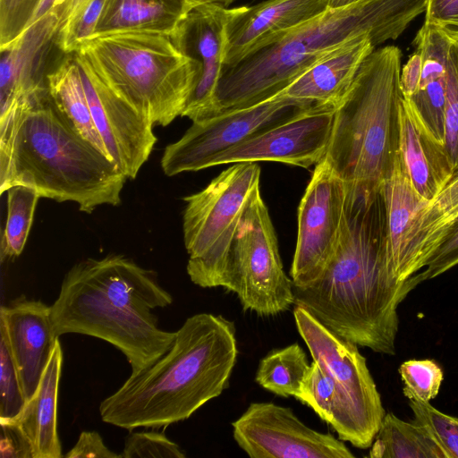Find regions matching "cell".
Instances as JSON below:
<instances>
[{"mask_svg":"<svg viewBox=\"0 0 458 458\" xmlns=\"http://www.w3.org/2000/svg\"><path fill=\"white\" fill-rule=\"evenodd\" d=\"M419 284L416 275L397 283L387 273L380 189L368 191L347 184L336 249L313 284L301 289L293 287L294 305L343 339L394 355L398 306Z\"/></svg>","mask_w":458,"mask_h":458,"instance_id":"6da1fadb","label":"cell"},{"mask_svg":"<svg viewBox=\"0 0 458 458\" xmlns=\"http://www.w3.org/2000/svg\"><path fill=\"white\" fill-rule=\"evenodd\" d=\"M125 175L81 137L52 102L47 86L0 114V194L15 185L40 198L72 201L82 212L121 202Z\"/></svg>","mask_w":458,"mask_h":458,"instance_id":"7a4b0ae2","label":"cell"},{"mask_svg":"<svg viewBox=\"0 0 458 458\" xmlns=\"http://www.w3.org/2000/svg\"><path fill=\"white\" fill-rule=\"evenodd\" d=\"M172 302L154 271L110 254L82 259L68 270L50 316L56 337L72 333L105 340L125 355L131 374H138L174 344L176 332L160 328L152 311Z\"/></svg>","mask_w":458,"mask_h":458,"instance_id":"3957f363","label":"cell"},{"mask_svg":"<svg viewBox=\"0 0 458 458\" xmlns=\"http://www.w3.org/2000/svg\"><path fill=\"white\" fill-rule=\"evenodd\" d=\"M235 332L221 315L189 317L165 354L102 401V420L131 431L190 418L228 386L238 354Z\"/></svg>","mask_w":458,"mask_h":458,"instance_id":"277c9868","label":"cell"},{"mask_svg":"<svg viewBox=\"0 0 458 458\" xmlns=\"http://www.w3.org/2000/svg\"><path fill=\"white\" fill-rule=\"evenodd\" d=\"M428 0H362L321 15L222 66L216 91L217 114L274 98L339 46L369 35L375 46L396 39L425 13Z\"/></svg>","mask_w":458,"mask_h":458,"instance_id":"5b68a950","label":"cell"},{"mask_svg":"<svg viewBox=\"0 0 458 458\" xmlns=\"http://www.w3.org/2000/svg\"><path fill=\"white\" fill-rule=\"evenodd\" d=\"M402 51L374 49L335 109L324 160L347 184L379 190L398 150Z\"/></svg>","mask_w":458,"mask_h":458,"instance_id":"8992f818","label":"cell"},{"mask_svg":"<svg viewBox=\"0 0 458 458\" xmlns=\"http://www.w3.org/2000/svg\"><path fill=\"white\" fill-rule=\"evenodd\" d=\"M73 55L154 126H167L182 116L199 73L171 37L160 33L90 37Z\"/></svg>","mask_w":458,"mask_h":458,"instance_id":"52a82bcc","label":"cell"},{"mask_svg":"<svg viewBox=\"0 0 458 458\" xmlns=\"http://www.w3.org/2000/svg\"><path fill=\"white\" fill-rule=\"evenodd\" d=\"M260 172L257 163H235L203 190L183 198L186 270L196 285L230 290L231 246L244 208L260 187Z\"/></svg>","mask_w":458,"mask_h":458,"instance_id":"ba28073f","label":"cell"},{"mask_svg":"<svg viewBox=\"0 0 458 458\" xmlns=\"http://www.w3.org/2000/svg\"><path fill=\"white\" fill-rule=\"evenodd\" d=\"M229 292L244 310L276 316L295 302L293 282L285 274L278 242L260 187L250 196L236 230L228 260Z\"/></svg>","mask_w":458,"mask_h":458,"instance_id":"9c48e42d","label":"cell"},{"mask_svg":"<svg viewBox=\"0 0 458 458\" xmlns=\"http://www.w3.org/2000/svg\"><path fill=\"white\" fill-rule=\"evenodd\" d=\"M297 330L314 361L334 379L356 427L360 448L371 446L386 415L379 392L358 345L343 339L295 306Z\"/></svg>","mask_w":458,"mask_h":458,"instance_id":"30bf717a","label":"cell"},{"mask_svg":"<svg viewBox=\"0 0 458 458\" xmlns=\"http://www.w3.org/2000/svg\"><path fill=\"white\" fill-rule=\"evenodd\" d=\"M311 106L279 93L251 106L224 111L192 122L178 140L165 147L161 168L167 176L208 168L222 153Z\"/></svg>","mask_w":458,"mask_h":458,"instance_id":"8fae6325","label":"cell"},{"mask_svg":"<svg viewBox=\"0 0 458 458\" xmlns=\"http://www.w3.org/2000/svg\"><path fill=\"white\" fill-rule=\"evenodd\" d=\"M347 184L326 160L315 165L298 208V233L291 268L296 288L313 284L329 263L339 241Z\"/></svg>","mask_w":458,"mask_h":458,"instance_id":"7c38bea8","label":"cell"},{"mask_svg":"<svg viewBox=\"0 0 458 458\" xmlns=\"http://www.w3.org/2000/svg\"><path fill=\"white\" fill-rule=\"evenodd\" d=\"M233 437L250 458H353L329 433L309 428L289 407L251 403L233 422Z\"/></svg>","mask_w":458,"mask_h":458,"instance_id":"4fadbf2b","label":"cell"},{"mask_svg":"<svg viewBox=\"0 0 458 458\" xmlns=\"http://www.w3.org/2000/svg\"><path fill=\"white\" fill-rule=\"evenodd\" d=\"M335 107L313 105L244 140L216 157L210 167L225 164L279 162L308 169L324 160Z\"/></svg>","mask_w":458,"mask_h":458,"instance_id":"5bb4252c","label":"cell"},{"mask_svg":"<svg viewBox=\"0 0 458 458\" xmlns=\"http://www.w3.org/2000/svg\"><path fill=\"white\" fill-rule=\"evenodd\" d=\"M74 57L94 123L108 154L127 179H135L157 142L154 125L147 115L106 86L84 62Z\"/></svg>","mask_w":458,"mask_h":458,"instance_id":"9a60e30c","label":"cell"},{"mask_svg":"<svg viewBox=\"0 0 458 458\" xmlns=\"http://www.w3.org/2000/svg\"><path fill=\"white\" fill-rule=\"evenodd\" d=\"M233 10L218 4H198L170 36L180 52L195 62L199 70L182 114L192 122L217 114L216 91L223 66L225 25Z\"/></svg>","mask_w":458,"mask_h":458,"instance_id":"2e32d148","label":"cell"},{"mask_svg":"<svg viewBox=\"0 0 458 458\" xmlns=\"http://www.w3.org/2000/svg\"><path fill=\"white\" fill-rule=\"evenodd\" d=\"M328 10V0H267L233 8L225 25L223 65L268 45Z\"/></svg>","mask_w":458,"mask_h":458,"instance_id":"e0dca14e","label":"cell"},{"mask_svg":"<svg viewBox=\"0 0 458 458\" xmlns=\"http://www.w3.org/2000/svg\"><path fill=\"white\" fill-rule=\"evenodd\" d=\"M50 306L24 295L0 309V331L7 339L25 402L35 393L58 337Z\"/></svg>","mask_w":458,"mask_h":458,"instance_id":"ac0fdd59","label":"cell"},{"mask_svg":"<svg viewBox=\"0 0 458 458\" xmlns=\"http://www.w3.org/2000/svg\"><path fill=\"white\" fill-rule=\"evenodd\" d=\"M398 156L414 190L428 202L454 174L445 147L427 131L403 95L398 103Z\"/></svg>","mask_w":458,"mask_h":458,"instance_id":"d6986e66","label":"cell"},{"mask_svg":"<svg viewBox=\"0 0 458 458\" xmlns=\"http://www.w3.org/2000/svg\"><path fill=\"white\" fill-rule=\"evenodd\" d=\"M59 27L60 13L53 11L0 49V114L26 94L47 86L46 75L41 71L42 59Z\"/></svg>","mask_w":458,"mask_h":458,"instance_id":"ffe728a7","label":"cell"},{"mask_svg":"<svg viewBox=\"0 0 458 458\" xmlns=\"http://www.w3.org/2000/svg\"><path fill=\"white\" fill-rule=\"evenodd\" d=\"M374 49L369 35L355 38L318 60L280 94L310 105L335 108Z\"/></svg>","mask_w":458,"mask_h":458,"instance_id":"44dd1931","label":"cell"},{"mask_svg":"<svg viewBox=\"0 0 458 458\" xmlns=\"http://www.w3.org/2000/svg\"><path fill=\"white\" fill-rule=\"evenodd\" d=\"M64 353L59 339L44 369L39 384L26 401L16 422L30 441L33 458H60L62 446L57 430L59 381Z\"/></svg>","mask_w":458,"mask_h":458,"instance_id":"7402d4cb","label":"cell"},{"mask_svg":"<svg viewBox=\"0 0 458 458\" xmlns=\"http://www.w3.org/2000/svg\"><path fill=\"white\" fill-rule=\"evenodd\" d=\"M385 215V261L390 277L400 283L412 218L428 201L411 185L397 155L380 186Z\"/></svg>","mask_w":458,"mask_h":458,"instance_id":"603a6c76","label":"cell"},{"mask_svg":"<svg viewBox=\"0 0 458 458\" xmlns=\"http://www.w3.org/2000/svg\"><path fill=\"white\" fill-rule=\"evenodd\" d=\"M194 6L191 0H105L92 37L121 32L171 36Z\"/></svg>","mask_w":458,"mask_h":458,"instance_id":"cb8c5ba5","label":"cell"},{"mask_svg":"<svg viewBox=\"0 0 458 458\" xmlns=\"http://www.w3.org/2000/svg\"><path fill=\"white\" fill-rule=\"evenodd\" d=\"M458 219V172L414 215L408 233L402 282L424 268L445 232Z\"/></svg>","mask_w":458,"mask_h":458,"instance_id":"d4e9b609","label":"cell"},{"mask_svg":"<svg viewBox=\"0 0 458 458\" xmlns=\"http://www.w3.org/2000/svg\"><path fill=\"white\" fill-rule=\"evenodd\" d=\"M46 83L52 102L71 127L111 158L94 123L80 67L72 54L47 72Z\"/></svg>","mask_w":458,"mask_h":458,"instance_id":"484cf974","label":"cell"},{"mask_svg":"<svg viewBox=\"0 0 458 458\" xmlns=\"http://www.w3.org/2000/svg\"><path fill=\"white\" fill-rule=\"evenodd\" d=\"M371 458H447L428 428L386 413L370 446Z\"/></svg>","mask_w":458,"mask_h":458,"instance_id":"4316f807","label":"cell"},{"mask_svg":"<svg viewBox=\"0 0 458 458\" xmlns=\"http://www.w3.org/2000/svg\"><path fill=\"white\" fill-rule=\"evenodd\" d=\"M310 364L298 344L274 349L264 356L255 376V381L274 394L288 397L298 394Z\"/></svg>","mask_w":458,"mask_h":458,"instance_id":"83f0119b","label":"cell"},{"mask_svg":"<svg viewBox=\"0 0 458 458\" xmlns=\"http://www.w3.org/2000/svg\"><path fill=\"white\" fill-rule=\"evenodd\" d=\"M7 214L0 243L1 262L19 257L25 247L38 200L30 187L15 185L7 191Z\"/></svg>","mask_w":458,"mask_h":458,"instance_id":"f1b7e54d","label":"cell"},{"mask_svg":"<svg viewBox=\"0 0 458 458\" xmlns=\"http://www.w3.org/2000/svg\"><path fill=\"white\" fill-rule=\"evenodd\" d=\"M105 0H84L61 23L55 42L64 54H73L93 36Z\"/></svg>","mask_w":458,"mask_h":458,"instance_id":"f546056e","label":"cell"},{"mask_svg":"<svg viewBox=\"0 0 458 458\" xmlns=\"http://www.w3.org/2000/svg\"><path fill=\"white\" fill-rule=\"evenodd\" d=\"M399 373L404 383V395L427 403L437 395L443 381L441 368L428 359L404 361L400 365Z\"/></svg>","mask_w":458,"mask_h":458,"instance_id":"4dcf8cb0","label":"cell"},{"mask_svg":"<svg viewBox=\"0 0 458 458\" xmlns=\"http://www.w3.org/2000/svg\"><path fill=\"white\" fill-rule=\"evenodd\" d=\"M414 420L425 425L447 458H458V418L441 412L430 403L409 399Z\"/></svg>","mask_w":458,"mask_h":458,"instance_id":"1f68e13d","label":"cell"},{"mask_svg":"<svg viewBox=\"0 0 458 458\" xmlns=\"http://www.w3.org/2000/svg\"><path fill=\"white\" fill-rule=\"evenodd\" d=\"M0 369V420H12L19 416L26 402L7 339L1 331Z\"/></svg>","mask_w":458,"mask_h":458,"instance_id":"d6a6232c","label":"cell"},{"mask_svg":"<svg viewBox=\"0 0 458 458\" xmlns=\"http://www.w3.org/2000/svg\"><path fill=\"white\" fill-rule=\"evenodd\" d=\"M444 147L455 174L458 172V33L451 46L447 65Z\"/></svg>","mask_w":458,"mask_h":458,"instance_id":"836d02e7","label":"cell"},{"mask_svg":"<svg viewBox=\"0 0 458 458\" xmlns=\"http://www.w3.org/2000/svg\"><path fill=\"white\" fill-rule=\"evenodd\" d=\"M121 457L184 458L185 454L164 433L152 430L128 435Z\"/></svg>","mask_w":458,"mask_h":458,"instance_id":"e575fe53","label":"cell"},{"mask_svg":"<svg viewBox=\"0 0 458 458\" xmlns=\"http://www.w3.org/2000/svg\"><path fill=\"white\" fill-rule=\"evenodd\" d=\"M42 0H0V49L15 41L30 26Z\"/></svg>","mask_w":458,"mask_h":458,"instance_id":"d590c367","label":"cell"},{"mask_svg":"<svg viewBox=\"0 0 458 458\" xmlns=\"http://www.w3.org/2000/svg\"><path fill=\"white\" fill-rule=\"evenodd\" d=\"M458 265V219L441 237L426 266L415 274L420 282L433 279Z\"/></svg>","mask_w":458,"mask_h":458,"instance_id":"8d00e7d4","label":"cell"},{"mask_svg":"<svg viewBox=\"0 0 458 458\" xmlns=\"http://www.w3.org/2000/svg\"><path fill=\"white\" fill-rule=\"evenodd\" d=\"M2 458H33L31 446L20 426L13 420H0Z\"/></svg>","mask_w":458,"mask_h":458,"instance_id":"74e56055","label":"cell"},{"mask_svg":"<svg viewBox=\"0 0 458 458\" xmlns=\"http://www.w3.org/2000/svg\"><path fill=\"white\" fill-rule=\"evenodd\" d=\"M64 457L121 458V454L111 451L97 431H82L74 446Z\"/></svg>","mask_w":458,"mask_h":458,"instance_id":"f35d334b","label":"cell"},{"mask_svg":"<svg viewBox=\"0 0 458 458\" xmlns=\"http://www.w3.org/2000/svg\"><path fill=\"white\" fill-rule=\"evenodd\" d=\"M424 23L458 29V0H428Z\"/></svg>","mask_w":458,"mask_h":458,"instance_id":"ab89813d","label":"cell"},{"mask_svg":"<svg viewBox=\"0 0 458 458\" xmlns=\"http://www.w3.org/2000/svg\"><path fill=\"white\" fill-rule=\"evenodd\" d=\"M421 54L416 49L401 70L400 86L403 97L410 98L417 92L421 76Z\"/></svg>","mask_w":458,"mask_h":458,"instance_id":"60d3db41","label":"cell"},{"mask_svg":"<svg viewBox=\"0 0 458 458\" xmlns=\"http://www.w3.org/2000/svg\"><path fill=\"white\" fill-rule=\"evenodd\" d=\"M64 3V0H42L30 26L53 11H58L60 13L61 21V13Z\"/></svg>","mask_w":458,"mask_h":458,"instance_id":"b9f144b4","label":"cell"},{"mask_svg":"<svg viewBox=\"0 0 458 458\" xmlns=\"http://www.w3.org/2000/svg\"><path fill=\"white\" fill-rule=\"evenodd\" d=\"M83 1L84 0H64L61 13L60 25L67 18V16Z\"/></svg>","mask_w":458,"mask_h":458,"instance_id":"7bdbcfd3","label":"cell"},{"mask_svg":"<svg viewBox=\"0 0 458 458\" xmlns=\"http://www.w3.org/2000/svg\"><path fill=\"white\" fill-rule=\"evenodd\" d=\"M362 0H328V9L335 10L350 6Z\"/></svg>","mask_w":458,"mask_h":458,"instance_id":"ee69618b","label":"cell"},{"mask_svg":"<svg viewBox=\"0 0 458 458\" xmlns=\"http://www.w3.org/2000/svg\"><path fill=\"white\" fill-rule=\"evenodd\" d=\"M235 0H191L194 5L198 4H218L225 7L230 5Z\"/></svg>","mask_w":458,"mask_h":458,"instance_id":"f6af8a7d","label":"cell"}]
</instances>
